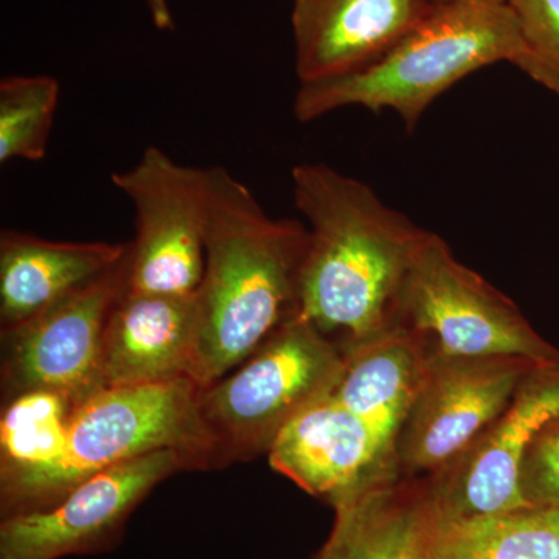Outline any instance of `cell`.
Returning a JSON list of instances; mask_svg holds the SVG:
<instances>
[{
	"instance_id": "21",
	"label": "cell",
	"mask_w": 559,
	"mask_h": 559,
	"mask_svg": "<svg viewBox=\"0 0 559 559\" xmlns=\"http://www.w3.org/2000/svg\"><path fill=\"white\" fill-rule=\"evenodd\" d=\"M520 28L516 68L559 97V0H506Z\"/></svg>"
},
{
	"instance_id": "18",
	"label": "cell",
	"mask_w": 559,
	"mask_h": 559,
	"mask_svg": "<svg viewBox=\"0 0 559 559\" xmlns=\"http://www.w3.org/2000/svg\"><path fill=\"white\" fill-rule=\"evenodd\" d=\"M72 409L66 396L50 390H32L5 401L0 418L2 518L35 509L68 451Z\"/></svg>"
},
{
	"instance_id": "14",
	"label": "cell",
	"mask_w": 559,
	"mask_h": 559,
	"mask_svg": "<svg viewBox=\"0 0 559 559\" xmlns=\"http://www.w3.org/2000/svg\"><path fill=\"white\" fill-rule=\"evenodd\" d=\"M198 325L197 294L124 290L106 323L102 389L191 380Z\"/></svg>"
},
{
	"instance_id": "8",
	"label": "cell",
	"mask_w": 559,
	"mask_h": 559,
	"mask_svg": "<svg viewBox=\"0 0 559 559\" xmlns=\"http://www.w3.org/2000/svg\"><path fill=\"white\" fill-rule=\"evenodd\" d=\"M538 364L544 362L430 352L421 385L396 437L401 476H436L462 457Z\"/></svg>"
},
{
	"instance_id": "13",
	"label": "cell",
	"mask_w": 559,
	"mask_h": 559,
	"mask_svg": "<svg viewBox=\"0 0 559 559\" xmlns=\"http://www.w3.org/2000/svg\"><path fill=\"white\" fill-rule=\"evenodd\" d=\"M436 7L430 0H293L290 25L300 84L369 68Z\"/></svg>"
},
{
	"instance_id": "9",
	"label": "cell",
	"mask_w": 559,
	"mask_h": 559,
	"mask_svg": "<svg viewBox=\"0 0 559 559\" xmlns=\"http://www.w3.org/2000/svg\"><path fill=\"white\" fill-rule=\"evenodd\" d=\"M191 469L178 450H162L92 474L44 510L2 518L0 559H61L116 547L131 514L162 480Z\"/></svg>"
},
{
	"instance_id": "24",
	"label": "cell",
	"mask_w": 559,
	"mask_h": 559,
	"mask_svg": "<svg viewBox=\"0 0 559 559\" xmlns=\"http://www.w3.org/2000/svg\"><path fill=\"white\" fill-rule=\"evenodd\" d=\"M430 2H432L433 5H441V3L451 2V0H430Z\"/></svg>"
},
{
	"instance_id": "11",
	"label": "cell",
	"mask_w": 559,
	"mask_h": 559,
	"mask_svg": "<svg viewBox=\"0 0 559 559\" xmlns=\"http://www.w3.org/2000/svg\"><path fill=\"white\" fill-rule=\"evenodd\" d=\"M559 417V360L538 364L509 406L462 457L432 477L441 514L466 520L528 507L522 463L544 426Z\"/></svg>"
},
{
	"instance_id": "16",
	"label": "cell",
	"mask_w": 559,
	"mask_h": 559,
	"mask_svg": "<svg viewBox=\"0 0 559 559\" xmlns=\"http://www.w3.org/2000/svg\"><path fill=\"white\" fill-rule=\"evenodd\" d=\"M128 245L50 241L20 230L0 235V326L13 329L116 267Z\"/></svg>"
},
{
	"instance_id": "12",
	"label": "cell",
	"mask_w": 559,
	"mask_h": 559,
	"mask_svg": "<svg viewBox=\"0 0 559 559\" xmlns=\"http://www.w3.org/2000/svg\"><path fill=\"white\" fill-rule=\"evenodd\" d=\"M271 468L333 509L399 474L380 429L326 395L297 415L267 452Z\"/></svg>"
},
{
	"instance_id": "20",
	"label": "cell",
	"mask_w": 559,
	"mask_h": 559,
	"mask_svg": "<svg viewBox=\"0 0 559 559\" xmlns=\"http://www.w3.org/2000/svg\"><path fill=\"white\" fill-rule=\"evenodd\" d=\"M60 83L50 75H10L0 81V164L46 157Z\"/></svg>"
},
{
	"instance_id": "23",
	"label": "cell",
	"mask_w": 559,
	"mask_h": 559,
	"mask_svg": "<svg viewBox=\"0 0 559 559\" xmlns=\"http://www.w3.org/2000/svg\"><path fill=\"white\" fill-rule=\"evenodd\" d=\"M148 5L151 20L159 31H175V20H173L171 9L168 0H145Z\"/></svg>"
},
{
	"instance_id": "2",
	"label": "cell",
	"mask_w": 559,
	"mask_h": 559,
	"mask_svg": "<svg viewBox=\"0 0 559 559\" xmlns=\"http://www.w3.org/2000/svg\"><path fill=\"white\" fill-rule=\"evenodd\" d=\"M204 275L191 380L226 377L299 312L310 231L271 218L252 191L223 167L209 168Z\"/></svg>"
},
{
	"instance_id": "22",
	"label": "cell",
	"mask_w": 559,
	"mask_h": 559,
	"mask_svg": "<svg viewBox=\"0 0 559 559\" xmlns=\"http://www.w3.org/2000/svg\"><path fill=\"white\" fill-rule=\"evenodd\" d=\"M521 488L528 506L559 509V417L544 426L530 444Z\"/></svg>"
},
{
	"instance_id": "6",
	"label": "cell",
	"mask_w": 559,
	"mask_h": 559,
	"mask_svg": "<svg viewBox=\"0 0 559 559\" xmlns=\"http://www.w3.org/2000/svg\"><path fill=\"white\" fill-rule=\"evenodd\" d=\"M200 389L190 378L105 388L73 406L64 460L32 511L53 506L98 471L151 452L178 450L201 469Z\"/></svg>"
},
{
	"instance_id": "10",
	"label": "cell",
	"mask_w": 559,
	"mask_h": 559,
	"mask_svg": "<svg viewBox=\"0 0 559 559\" xmlns=\"http://www.w3.org/2000/svg\"><path fill=\"white\" fill-rule=\"evenodd\" d=\"M128 275L127 252L86 288L21 325L2 330L3 400L50 390L76 406L100 390L106 323L128 289Z\"/></svg>"
},
{
	"instance_id": "15",
	"label": "cell",
	"mask_w": 559,
	"mask_h": 559,
	"mask_svg": "<svg viewBox=\"0 0 559 559\" xmlns=\"http://www.w3.org/2000/svg\"><path fill=\"white\" fill-rule=\"evenodd\" d=\"M312 559H432L441 521L432 477H385L334 509Z\"/></svg>"
},
{
	"instance_id": "7",
	"label": "cell",
	"mask_w": 559,
	"mask_h": 559,
	"mask_svg": "<svg viewBox=\"0 0 559 559\" xmlns=\"http://www.w3.org/2000/svg\"><path fill=\"white\" fill-rule=\"evenodd\" d=\"M110 180L135 210L128 289L194 296L204 275L209 168L178 164L148 146L134 167Z\"/></svg>"
},
{
	"instance_id": "4",
	"label": "cell",
	"mask_w": 559,
	"mask_h": 559,
	"mask_svg": "<svg viewBox=\"0 0 559 559\" xmlns=\"http://www.w3.org/2000/svg\"><path fill=\"white\" fill-rule=\"evenodd\" d=\"M344 360L340 345L297 312L237 369L200 389L201 469L267 455L297 415L330 395Z\"/></svg>"
},
{
	"instance_id": "3",
	"label": "cell",
	"mask_w": 559,
	"mask_h": 559,
	"mask_svg": "<svg viewBox=\"0 0 559 559\" xmlns=\"http://www.w3.org/2000/svg\"><path fill=\"white\" fill-rule=\"evenodd\" d=\"M518 22L506 0H451L433 9L380 61L342 79L300 84L294 116L308 123L348 106L399 114L409 130L441 94L471 73L516 64Z\"/></svg>"
},
{
	"instance_id": "1",
	"label": "cell",
	"mask_w": 559,
	"mask_h": 559,
	"mask_svg": "<svg viewBox=\"0 0 559 559\" xmlns=\"http://www.w3.org/2000/svg\"><path fill=\"white\" fill-rule=\"evenodd\" d=\"M293 193L310 223L301 318L344 353L396 326L401 294L429 231L325 164L296 165Z\"/></svg>"
},
{
	"instance_id": "17",
	"label": "cell",
	"mask_w": 559,
	"mask_h": 559,
	"mask_svg": "<svg viewBox=\"0 0 559 559\" xmlns=\"http://www.w3.org/2000/svg\"><path fill=\"white\" fill-rule=\"evenodd\" d=\"M429 353L414 331L393 326L344 353V369L330 396L380 429L395 447L425 377Z\"/></svg>"
},
{
	"instance_id": "5",
	"label": "cell",
	"mask_w": 559,
	"mask_h": 559,
	"mask_svg": "<svg viewBox=\"0 0 559 559\" xmlns=\"http://www.w3.org/2000/svg\"><path fill=\"white\" fill-rule=\"evenodd\" d=\"M396 326L414 331L429 352L559 360V349L530 325L518 305L455 259L428 234L401 294Z\"/></svg>"
},
{
	"instance_id": "19",
	"label": "cell",
	"mask_w": 559,
	"mask_h": 559,
	"mask_svg": "<svg viewBox=\"0 0 559 559\" xmlns=\"http://www.w3.org/2000/svg\"><path fill=\"white\" fill-rule=\"evenodd\" d=\"M432 559H559V509L528 506L466 520L441 514Z\"/></svg>"
}]
</instances>
